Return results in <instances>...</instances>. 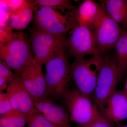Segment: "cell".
Listing matches in <instances>:
<instances>
[{
    "instance_id": "6da1fadb",
    "label": "cell",
    "mask_w": 127,
    "mask_h": 127,
    "mask_svg": "<svg viewBox=\"0 0 127 127\" xmlns=\"http://www.w3.org/2000/svg\"><path fill=\"white\" fill-rule=\"evenodd\" d=\"M67 56L65 49L45 64L47 97L54 100H62L70 89L71 71Z\"/></svg>"
},
{
    "instance_id": "7a4b0ae2",
    "label": "cell",
    "mask_w": 127,
    "mask_h": 127,
    "mask_svg": "<svg viewBox=\"0 0 127 127\" xmlns=\"http://www.w3.org/2000/svg\"><path fill=\"white\" fill-rule=\"evenodd\" d=\"M103 56H93L91 58H75L71 64L72 77L76 89L83 95L91 98L96 86Z\"/></svg>"
},
{
    "instance_id": "3957f363",
    "label": "cell",
    "mask_w": 127,
    "mask_h": 127,
    "mask_svg": "<svg viewBox=\"0 0 127 127\" xmlns=\"http://www.w3.org/2000/svg\"><path fill=\"white\" fill-rule=\"evenodd\" d=\"M76 11H68L63 14L47 6L35 9V20L37 28L53 35L66 37L67 32L77 23Z\"/></svg>"
},
{
    "instance_id": "277c9868",
    "label": "cell",
    "mask_w": 127,
    "mask_h": 127,
    "mask_svg": "<svg viewBox=\"0 0 127 127\" xmlns=\"http://www.w3.org/2000/svg\"><path fill=\"white\" fill-rule=\"evenodd\" d=\"M121 81L116 56H103L96 86L93 95L94 103L99 110L117 91L116 88Z\"/></svg>"
},
{
    "instance_id": "5b68a950",
    "label": "cell",
    "mask_w": 127,
    "mask_h": 127,
    "mask_svg": "<svg viewBox=\"0 0 127 127\" xmlns=\"http://www.w3.org/2000/svg\"><path fill=\"white\" fill-rule=\"evenodd\" d=\"M100 14L93 29L99 54L104 56L114 48L124 30L107 13L101 2Z\"/></svg>"
},
{
    "instance_id": "8992f818",
    "label": "cell",
    "mask_w": 127,
    "mask_h": 127,
    "mask_svg": "<svg viewBox=\"0 0 127 127\" xmlns=\"http://www.w3.org/2000/svg\"><path fill=\"white\" fill-rule=\"evenodd\" d=\"M62 100L68 111L70 120L78 125L86 124L102 117L91 98L83 95L76 88L70 89Z\"/></svg>"
},
{
    "instance_id": "52a82bcc",
    "label": "cell",
    "mask_w": 127,
    "mask_h": 127,
    "mask_svg": "<svg viewBox=\"0 0 127 127\" xmlns=\"http://www.w3.org/2000/svg\"><path fill=\"white\" fill-rule=\"evenodd\" d=\"M0 58L16 74L34 60L24 34L19 32L9 42L0 43Z\"/></svg>"
},
{
    "instance_id": "ba28073f",
    "label": "cell",
    "mask_w": 127,
    "mask_h": 127,
    "mask_svg": "<svg viewBox=\"0 0 127 127\" xmlns=\"http://www.w3.org/2000/svg\"><path fill=\"white\" fill-rule=\"evenodd\" d=\"M66 37L53 35L36 28L32 32L31 39L34 61L43 66L49 60L65 49Z\"/></svg>"
},
{
    "instance_id": "9c48e42d",
    "label": "cell",
    "mask_w": 127,
    "mask_h": 127,
    "mask_svg": "<svg viewBox=\"0 0 127 127\" xmlns=\"http://www.w3.org/2000/svg\"><path fill=\"white\" fill-rule=\"evenodd\" d=\"M65 47L67 50V56L75 58H84L89 55H100L93 32L77 23L69 32Z\"/></svg>"
},
{
    "instance_id": "30bf717a",
    "label": "cell",
    "mask_w": 127,
    "mask_h": 127,
    "mask_svg": "<svg viewBox=\"0 0 127 127\" xmlns=\"http://www.w3.org/2000/svg\"><path fill=\"white\" fill-rule=\"evenodd\" d=\"M6 93L12 107L30 117L41 113L35 106V101L27 91L20 75L15 74L9 83Z\"/></svg>"
},
{
    "instance_id": "8fae6325",
    "label": "cell",
    "mask_w": 127,
    "mask_h": 127,
    "mask_svg": "<svg viewBox=\"0 0 127 127\" xmlns=\"http://www.w3.org/2000/svg\"><path fill=\"white\" fill-rule=\"evenodd\" d=\"M17 74L21 77L35 102L47 98L45 76L42 71V66L34 59Z\"/></svg>"
},
{
    "instance_id": "7c38bea8",
    "label": "cell",
    "mask_w": 127,
    "mask_h": 127,
    "mask_svg": "<svg viewBox=\"0 0 127 127\" xmlns=\"http://www.w3.org/2000/svg\"><path fill=\"white\" fill-rule=\"evenodd\" d=\"M102 116L112 123L127 119V93L116 91L99 109Z\"/></svg>"
},
{
    "instance_id": "4fadbf2b",
    "label": "cell",
    "mask_w": 127,
    "mask_h": 127,
    "mask_svg": "<svg viewBox=\"0 0 127 127\" xmlns=\"http://www.w3.org/2000/svg\"><path fill=\"white\" fill-rule=\"evenodd\" d=\"M35 106L50 123L61 127L69 124L70 120L68 112L55 100L45 98L35 102Z\"/></svg>"
},
{
    "instance_id": "5bb4252c",
    "label": "cell",
    "mask_w": 127,
    "mask_h": 127,
    "mask_svg": "<svg viewBox=\"0 0 127 127\" xmlns=\"http://www.w3.org/2000/svg\"><path fill=\"white\" fill-rule=\"evenodd\" d=\"M101 5L91 0H86L80 4L75 12L77 23L93 29L101 10Z\"/></svg>"
},
{
    "instance_id": "9a60e30c",
    "label": "cell",
    "mask_w": 127,
    "mask_h": 127,
    "mask_svg": "<svg viewBox=\"0 0 127 127\" xmlns=\"http://www.w3.org/2000/svg\"><path fill=\"white\" fill-rule=\"evenodd\" d=\"M35 10L33 0H27L20 10L16 12H11L9 22L10 27L16 30L25 29L34 18Z\"/></svg>"
},
{
    "instance_id": "2e32d148",
    "label": "cell",
    "mask_w": 127,
    "mask_h": 127,
    "mask_svg": "<svg viewBox=\"0 0 127 127\" xmlns=\"http://www.w3.org/2000/svg\"><path fill=\"white\" fill-rule=\"evenodd\" d=\"M101 2L111 18L127 31V0H105Z\"/></svg>"
},
{
    "instance_id": "e0dca14e",
    "label": "cell",
    "mask_w": 127,
    "mask_h": 127,
    "mask_svg": "<svg viewBox=\"0 0 127 127\" xmlns=\"http://www.w3.org/2000/svg\"><path fill=\"white\" fill-rule=\"evenodd\" d=\"M114 48L119 73L122 80L127 70V31L124 30Z\"/></svg>"
},
{
    "instance_id": "ac0fdd59",
    "label": "cell",
    "mask_w": 127,
    "mask_h": 127,
    "mask_svg": "<svg viewBox=\"0 0 127 127\" xmlns=\"http://www.w3.org/2000/svg\"><path fill=\"white\" fill-rule=\"evenodd\" d=\"M28 117L22 112L14 109L10 112L0 115V127H24Z\"/></svg>"
},
{
    "instance_id": "d6986e66",
    "label": "cell",
    "mask_w": 127,
    "mask_h": 127,
    "mask_svg": "<svg viewBox=\"0 0 127 127\" xmlns=\"http://www.w3.org/2000/svg\"><path fill=\"white\" fill-rule=\"evenodd\" d=\"M33 1L35 9L47 6L57 10H60L63 14L66 12V10L68 11H73L77 9L68 0H36Z\"/></svg>"
},
{
    "instance_id": "ffe728a7",
    "label": "cell",
    "mask_w": 127,
    "mask_h": 127,
    "mask_svg": "<svg viewBox=\"0 0 127 127\" xmlns=\"http://www.w3.org/2000/svg\"><path fill=\"white\" fill-rule=\"evenodd\" d=\"M11 68L3 60H0V91L6 90L7 86L15 77Z\"/></svg>"
},
{
    "instance_id": "44dd1931",
    "label": "cell",
    "mask_w": 127,
    "mask_h": 127,
    "mask_svg": "<svg viewBox=\"0 0 127 127\" xmlns=\"http://www.w3.org/2000/svg\"><path fill=\"white\" fill-rule=\"evenodd\" d=\"M27 124V127H63L50 123L41 113L28 117Z\"/></svg>"
},
{
    "instance_id": "7402d4cb",
    "label": "cell",
    "mask_w": 127,
    "mask_h": 127,
    "mask_svg": "<svg viewBox=\"0 0 127 127\" xmlns=\"http://www.w3.org/2000/svg\"><path fill=\"white\" fill-rule=\"evenodd\" d=\"M6 93H0V115L10 112L14 109Z\"/></svg>"
},
{
    "instance_id": "603a6c76",
    "label": "cell",
    "mask_w": 127,
    "mask_h": 127,
    "mask_svg": "<svg viewBox=\"0 0 127 127\" xmlns=\"http://www.w3.org/2000/svg\"><path fill=\"white\" fill-rule=\"evenodd\" d=\"M113 124L102 116L91 122L83 125H78L75 127H114Z\"/></svg>"
},
{
    "instance_id": "cb8c5ba5",
    "label": "cell",
    "mask_w": 127,
    "mask_h": 127,
    "mask_svg": "<svg viewBox=\"0 0 127 127\" xmlns=\"http://www.w3.org/2000/svg\"><path fill=\"white\" fill-rule=\"evenodd\" d=\"M9 25L0 28V42L5 43L11 40L14 36V32Z\"/></svg>"
},
{
    "instance_id": "d4e9b609",
    "label": "cell",
    "mask_w": 127,
    "mask_h": 127,
    "mask_svg": "<svg viewBox=\"0 0 127 127\" xmlns=\"http://www.w3.org/2000/svg\"><path fill=\"white\" fill-rule=\"evenodd\" d=\"M7 6L11 12H15L18 11L22 8L27 2V0H1Z\"/></svg>"
},
{
    "instance_id": "484cf974",
    "label": "cell",
    "mask_w": 127,
    "mask_h": 127,
    "mask_svg": "<svg viewBox=\"0 0 127 127\" xmlns=\"http://www.w3.org/2000/svg\"><path fill=\"white\" fill-rule=\"evenodd\" d=\"M116 127H127V125H122L119 124V123L116 124Z\"/></svg>"
},
{
    "instance_id": "4316f807",
    "label": "cell",
    "mask_w": 127,
    "mask_h": 127,
    "mask_svg": "<svg viewBox=\"0 0 127 127\" xmlns=\"http://www.w3.org/2000/svg\"><path fill=\"white\" fill-rule=\"evenodd\" d=\"M125 92L127 93V79H126V83H125Z\"/></svg>"
},
{
    "instance_id": "83f0119b",
    "label": "cell",
    "mask_w": 127,
    "mask_h": 127,
    "mask_svg": "<svg viewBox=\"0 0 127 127\" xmlns=\"http://www.w3.org/2000/svg\"><path fill=\"white\" fill-rule=\"evenodd\" d=\"M70 127V124H68V125H66V126H65V127Z\"/></svg>"
}]
</instances>
